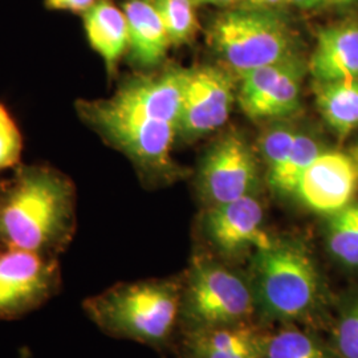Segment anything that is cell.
Returning <instances> with one entry per match:
<instances>
[{
    "instance_id": "cell-1",
    "label": "cell",
    "mask_w": 358,
    "mask_h": 358,
    "mask_svg": "<svg viewBox=\"0 0 358 358\" xmlns=\"http://www.w3.org/2000/svg\"><path fill=\"white\" fill-rule=\"evenodd\" d=\"M76 232V189L60 171L19 167L0 187V248L57 257Z\"/></svg>"
},
{
    "instance_id": "cell-2",
    "label": "cell",
    "mask_w": 358,
    "mask_h": 358,
    "mask_svg": "<svg viewBox=\"0 0 358 358\" xmlns=\"http://www.w3.org/2000/svg\"><path fill=\"white\" fill-rule=\"evenodd\" d=\"M180 301L182 279H148L118 282L85 299L83 309L108 336L164 348L179 325Z\"/></svg>"
},
{
    "instance_id": "cell-3",
    "label": "cell",
    "mask_w": 358,
    "mask_h": 358,
    "mask_svg": "<svg viewBox=\"0 0 358 358\" xmlns=\"http://www.w3.org/2000/svg\"><path fill=\"white\" fill-rule=\"evenodd\" d=\"M250 280L257 316L280 324L310 319L322 306L324 282L310 251L299 241L275 239L252 255Z\"/></svg>"
},
{
    "instance_id": "cell-4",
    "label": "cell",
    "mask_w": 358,
    "mask_h": 358,
    "mask_svg": "<svg viewBox=\"0 0 358 358\" xmlns=\"http://www.w3.org/2000/svg\"><path fill=\"white\" fill-rule=\"evenodd\" d=\"M257 316L250 276L208 257H196L182 278L179 324L185 331L252 322Z\"/></svg>"
},
{
    "instance_id": "cell-5",
    "label": "cell",
    "mask_w": 358,
    "mask_h": 358,
    "mask_svg": "<svg viewBox=\"0 0 358 358\" xmlns=\"http://www.w3.org/2000/svg\"><path fill=\"white\" fill-rule=\"evenodd\" d=\"M208 41L238 75L296 56L294 31L276 10L239 7L219 13Z\"/></svg>"
},
{
    "instance_id": "cell-6",
    "label": "cell",
    "mask_w": 358,
    "mask_h": 358,
    "mask_svg": "<svg viewBox=\"0 0 358 358\" xmlns=\"http://www.w3.org/2000/svg\"><path fill=\"white\" fill-rule=\"evenodd\" d=\"M63 287L57 257L0 248V320L22 319L44 307Z\"/></svg>"
},
{
    "instance_id": "cell-7",
    "label": "cell",
    "mask_w": 358,
    "mask_h": 358,
    "mask_svg": "<svg viewBox=\"0 0 358 358\" xmlns=\"http://www.w3.org/2000/svg\"><path fill=\"white\" fill-rule=\"evenodd\" d=\"M77 113L90 128L127 154L140 169L154 177H169L174 170L171 149L178 136V125L171 122H137L90 109L83 101Z\"/></svg>"
},
{
    "instance_id": "cell-8",
    "label": "cell",
    "mask_w": 358,
    "mask_h": 358,
    "mask_svg": "<svg viewBox=\"0 0 358 358\" xmlns=\"http://www.w3.org/2000/svg\"><path fill=\"white\" fill-rule=\"evenodd\" d=\"M187 69L171 68L150 76L125 81L115 94L90 101L106 115L138 122H171L179 125Z\"/></svg>"
},
{
    "instance_id": "cell-9",
    "label": "cell",
    "mask_w": 358,
    "mask_h": 358,
    "mask_svg": "<svg viewBox=\"0 0 358 358\" xmlns=\"http://www.w3.org/2000/svg\"><path fill=\"white\" fill-rule=\"evenodd\" d=\"M306 65L297 56L238 75L236 100L242 112L255 121H282L296 115Z\"/></svg>"
},
{
    "instance_id": "cell-10",
    "label": "cell",
    "mask_w": 358,
    "mask_h": 358,
    "mask_svg": "<svg viewBox=\"0 0 358 358\" xmlns=\"http://www.w3.org/2000/svg\"><path fill=\"white\" fill-rule=\"evenodd\" d=\"M259 183L255 153L238 134L219 140L206 155L199 173V192L208 207L256 195Z\"/></svg>"
},
{
    "instance_id": "cell-11",
    "label": "cell",
    "mask_w": 358,
    "mask_h": 358,
    "mask_svg": "<svg viewBox=\"0 0 358 358\" xmlns=\"http://www.w3.org/2000/svg\"><path fill=\"white\" fill-rule=\"evenodd\" d=\"M238 90L230 73L219 66L187 69L178 131L194 140L222 128L232 112Z\"/></svg>"
},
{
    "instance_id": "cell-12",
    "label": "cell",
    "mask_w": 358,
    "mask_h": 358,
    "mask_svg": "<svg viewBox=\"0 0 358 358\" xmlns=\"http://www.w3.org/2000/svg\"><path fill=\"white\" fill-rule=\"evenodd\" d=\"M358 192V167L350 154L322 150L307 167L291 198L329 217L350 205Z\"/></svg>"
},
{
    "instance_id": "cell-13",
    "label": "cell",
    "mask_w": 358,
    "mask_h": 358,
    "mask_svg": "<svg viewBox=\"0 0 358 358\" xmlns=\"http://www.w3.org/2000/svg\"><path fill=\"white\" fill-rule=\"evenodd\" d=\"M205 232L214 248L223 257L236 259L273 243L264 229V211L256 195L210 206L206 213Z\"/></svg>"
},
{
    "instance_id": "cell-14",
    "label": "cell",
    "mask_w": 358,
    "mask_h": 358,
    "mask_svg": "<svg viewBox=\"0 0 358 358\" xmlns=\"http://www.w3.org/2000/svg\"><path fill=\"white\" fill-rule=\"evenodd\" d=\"M308 69L319 84L358 80V22L320 29Z\"/></svg>"
},
{
    "instance_id": "cell-15",
    "label": "cell",
    "mask_w": 358,
    "mask_h": 358,
    "mask_svg": "<svg viewBox=\"0 0 358 358\" xmlns=\"http://www.w3.org/2000/svg\"><path fill=\"white\" fill-rule=\"evenodd\" d=\"M267 332L255 322L185 331L186 358H260Z\"/></svg>"
},
{
    "instance_id": "cell-16",
    "label": "cell",
    "mask_w": 358,
    "mask_h": 358,
    "mask_svg": "<svg viewBox=\"0 0 358 358\" xmlns=\"http://www.w3.org/2000/svg\"><path fill=\"white\" fill-rule=\"evenodd\" d=\"M122 11L128 20L130 59L143 68L161 64L171 43L155 8L148 0H127Z\"/></svg>"
},
{
    "instance_id": "cell-17",
    "label": "cell",
    "mask_w": 358,
    "mask_h": 358,
    "mask_svg": "<svg viewBox=\"0 0 358 358\" xmlns=\"http://www.w3.org/2000/svg\"><path fill=\"white\" fill-rule=\"evenodd\" d=\"M84 29L90 47L103 57L108 72H113L128 51V20L112 0H97L83 13Z\"/></svg>"
},
{
    "instance_id": "cell-18",
    "label": "cell",
    "mask_w": 358,
    "mask_h": 358,
    "mask_svg": "<svg viewBox=\"0 0 358 358\" xmlns=\"http://www.w3.org/2000/svg\"><path fill=\"white\" fill-rule=\"evenodd\" d=\"M316 105L325 124L338 138L358 128V80L315 85Z\"/></svg>"
},
{
    "instance_id": "cell-19",
    "label": "cell",
    "mask_w": 358,
    "mask_h": 358,
    "mask_svg": "<svg viewBox=\"0 0 358 358\" xmlns=\"http://www.w3.org/2000/svg\"><path fill=\"white\" fill-rule=\"evenodd\" d=\"M325 150L319 138L307 131H300L291 152L279 165L267 171L269 187L282 196L291 198L307 167Z\"/></svg>"
},
{
    "instance_id": "cell-20",
    "label": "cell",
    "mask_w": 358,
    "mask_h": 358,
    "mask_svg": "<svg viewBox=\"0 0 358 358\" xmlns=\"http://www.w3.org/2000/svg\"><path fill=\"white\" fill-rule=\"evenodd\" d=\"M260 358H337L331 346L294 324L267 332Z\"/></svg>"
},
{
    "instance_id": "cell-21",
    "label": "cell",
    "mask_w": 358,
    "mask_h": 358,
    "mask_svg": "<svg viewBox=\"0 0 358 358\" xmlns=\"http://www.w3.org/2000/svg\"><path fill=\"white\" fill-rule=\"evenodd\" d=\"M325 242L329 254L348 268H358V202L327 217Z\"/></svg>"
},
{
    "instance_id": "cell-22",
    "label": "cell",
    "mask_w": 358,
    "mask_h": 358,
    "mask_svg": "<svg viewBox=\"0 0 358 358\" xmlns=\"http://www.w3.org/2000/svg\"><path fill=\"white\" fill-rule=\"evenodd\" d=\"M159 15L171 45L189 43L199 29L194 0H148Z\"/></svg>"
},
{
    "instance_id": "cell-23",
    "label": "cell",
    "mask_w": 358,
    "mask_h": 358,
    "mask_svg": "<svg viewBox=\"0 0 358 358\" xmlns=\"http://www.w3.org/2000/svg\"><path fill=\"white\" fill-rule=\"evenodd\" d=\"M300 129L288 122H278L266 129L259 138V153L268 170L279 165L291 152Z\"/></svg>"
},
{
    "instance_id": "cell-24",
    "label": "cell",
    "mask_w": 358,
    "mask_h": 358,
    "mask_svg": "<svg viewBox=\"0 0 358 358\" xmlns=\"http://www.w3.org/2000/svg\"><path fill=\"white\" fill-rule=\"evenodd\" d=\"M331 348L337 358H358V294L346 303L334 322Z\"/></svg>"
},
{
    "instance_id": "cell-25",
    "label": "cell",
    "mask_w": 358,
    "mask_h": 358,
    "mask_svg": "<svg viewBox=\"0 0 358 358\" xmlns=\"http://www.w3.org/2000/svg\"><path fill=\"white\" fill-rule=\"evenodd\" d=\"M22 146L20 130L8 110L0 103V171L17 164Z\"/></svg>"
},
{
    "instance_id": "cell-26",
    "label": "cell",
    "mask_w": 358,
    "mask_h": 358,
    "mask_svg": "<svg viewBox=\"0 0 358 358\" xmlns=\"http://www.w3.org/2000/svg\"><path fill=\"white\" fill-rule=\"evenodd\" d=\"M97 0H45V6L50 10L56 11H71V13H84Z\"/></svg>"
},
{
    "instance_id": "cell-27",
    "label": "cell",
    "mask_w": 358,
    "mask_h": 358,
    "mask_svg": "<svg viewBox=\"0 0 358 358\" xmlns=\"http://www.w3.org/2000/svg\"><path fill=\"white\" fill-rule=\"evenodd\" d=\"M245 8L255 10H276L279 6L287 3V0H241L239 1Z\"/></svg>"
},
{
    "instance_id": "cell-28",
    "label": "cell",
    "mask_w": 358,
    "mask_h": 358,
    "mask_svg": "<svg viewBox=\"0 0 358 358\" xmlns=\"http://www.w3.org/2000/svg\"><path fill=\"white\" fill-rule=\"evenodd\" d=\"M327 0H287V3L292 4L296 8L300 10H313L322 4H325Z\"/></svg>"
},
{
    "instance_id": "cell-29",
    "label": "cell",
    "mask_w": 358,
    "mask_h": 358,
    "mask_svg": "<svg viewBox=\"0 0 358 358\" xmlns=\"http://www.w3.org/2000/svg\"><path fill=\"white\" fill-rule=\"evenodd\" d=\"M241 0H194L196 6L206 4V6H229L232 3H239Z\"/></svg>"
},
{
    "instance_id": "cell-30",
    "label": "cell",
    "mask_w": 358,
    "mask_h": 358,
    "mask_svg": "<svg viewBox=\"0 0 358 358\" xmlns=\"http://www.w3.org/2000/svg\"><path fill=\"white\" fill-rule=\"evenodd\" d=\"M358 0H327L325 4H332V6H345L350 3H356Z\"/></svg>"
},
{
    "instance_id": "cell-31",
    "label": "cell",
    "mask_w": 358,
    "mask_h": 358,
    "mask_svg": "<svg viewBox=\"0 0 358 358\" xmlns=\"http://www.w3.org/2000/svg\"><path fill=\"white\" fill-rule=\"evenodd\" d=\"M350 155H352V158L355 159V162H356V165L358 167V143L350 150Z\"/></svg>"
}]
</instances>
